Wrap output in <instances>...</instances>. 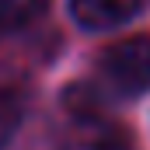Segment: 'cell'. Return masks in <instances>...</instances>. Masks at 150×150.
Listing matches in <instances>:
<instances>
[{"instance_id":"obj_2","label":"cell","mask_w":150,"mask_h":150,"mask_svg":"<svg viewBox=\"0 0 150 150\" xmlns=\"http://www.w3.org/2000/svg\"><path fill=\"white\" fill-rule=\"evenodd\" d=\"M70 7H74L77 25H84L91 32H105V28L129 21L143 7V0H70Z\"/></svg>"},{"instance_id":"obj_1","label":"cell","mask_w":150,"mask_h":150,"mask_svg":"<svg viewBox=\"0 0 150 150\" xmlns=\"http://www.w3.org/2000/svg\"><path fill=\"white\" fill-rule=\"evenodd\" d=\"M101 80L119 94H143L150 87V38H122L98 56Z\"/></svg>"},{"instance_id":"obj_5","label":"cell","mask_w":150,"mask_h":150,"mask_svg":"<svg viewBox=\"0 0 150 150\" xmlns=\"http://www.w3.org/2000/svg\"><path fill=\"white\" fill-rule=\"evenodd\" d=\"M98 150H133V147H129L122 136H112V140H105V143H101Z\"/></svg>"},{"instance_id":"obj_3","label":"cell","mask_w":150,"mask_h":150,"mask_svg":"<svg viewBox=\"0 0 150 150\" xmlns=\"http://www.w3.org/2000/svg\"><path fill=\"white\" fill-rule=\"evenodd\" d=\"M45 14V0H0V35L25 32Z\"/></svg>"},{"instance_id":"obj_4","label":"cell","mask_w":150,"mask_h":150,"mask_svg":"<svg viewBox=\"0 0 150 150\" xmlns=\"http://www.w3.org/2000/svg\"><path fill=\"white\" fill-rule=\"evenodd\" d=\"M18 122H21V101H18V94L7 91V87H0V147L14 136Z\"/></svg>"}]
</instances>
